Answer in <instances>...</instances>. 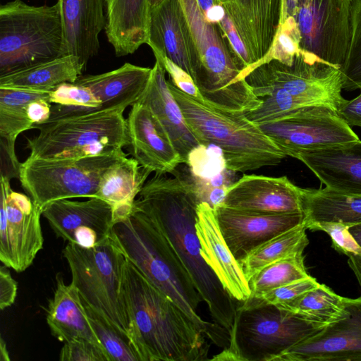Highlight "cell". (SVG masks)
<instances>
[{
    "mask_svg": "<svg viewBox=\"0 0 361 361\" xmlns=\"http://www.w3.org/2000/svg\"><path fill=\"white\" fill-rule=\"evenodd\" d=\"M157 174L146 181L134 205L159 228L189 274L212 317L230 331L238 303L224 289L201 255L196 232L197 207L201 203L191 178Z\"/></svg>",
    "mask_w": 361,
    "mask_h": 361,
    "instance_id": "cell-1",
    "label": "cell"
},
{
    "mask_svg": "<svg viewBox=\"0 0 361 361\" xmlns=\"http://www.w3.org/2000/svg\"><path fill=\"white\" fill-rule=\"evenodd\" d=\"M123 292L130 336L142 361L208 360V333L127 258Z\"/></svg>",
    "mask_w": 361,
    "mask_h": 361,
    "instance_id": "cell-2",
    "label": "cell"
},
{
    "mask_svg": "<svg viewBox=\"0 0 361 361\" xmlns=\"http://www.w3.org/2000/svg\"><path fill=\"white\" fill-rule=\"evenodd\" d=\"M167 83L191 132L201 145H213L221 150L228 171L276 166L287 157L244 112L219 108L201 94H188L170 79Z\"/></svg>",
    "mask_w": 361,
    "mask_h": 361,
    "instance_id": "cell-3",
    "label": "cell"
},
{
    "mask_svg": "<svg viewBox=\"0 0 361 361\" xmlns=\"http://www.w3.org/2000/svg\"><path fill=\"white\" fill-rule=\"evenodd\" d=\"M111 235L126 257L174 301L209 336L210 326L197 314L202 299L172 246L152 219L135 205L116 220Z\"/></svg>",
    "mask_w": 361,
    "mask_h": 361,
    "instance_id": "cell-4",
    "label": "cell"
},
{
    "mask_svg": "<svg viewBox=\"0 0 361 361\" xmlns=\"http://www.w3.org/2000/svg\"><path fill=\"white\" fill-rule=\"evenodd\" d=\"M195 47L192 78L201 96L231 111H252L262 103L245 79L242 65L219 24L209 23L197 0H178Z\"/></svg>",
    "mask_w": 361,
    "mask_h": 361,
    "instance_id": "cell-5",
    "label": "cell"
},
{
    "mask_svg": "<svg viewBox=\"0 0 361 361\" xmlns=\"http://www.w3.org/2000/svg\"><path fill=\"white\" fill-rule=\"evenodd\" d=\"M123 110L71 115L40 124L39 133L27 139L30 158L80 159L123 152L128 145Z\"/></svg>",
    "mask_w": 361,
    "mask_h": 361,
    "instance_id": "cell-6",
    "label": "cell"
},
{
    "mask_svg": "<svg viewBox=\"0 0 361 361\" xmlns=\"http://www.w3.org/2000/svg\"><path fill=\"white\" fill-rule=\"evenodd\" d=\"M67 56L60 5L0 6V75Z\"/></svg>",
    "mask_w": 361,
    "mask_h": 361,
    "instance_id": "cell-7",
    "label": "cell"
},
{
    "mask_svg": "<svg viewBox=\"0 0 361 361\" xmlns=\"http://www.w3.org/2000/svg\"><path fill=\"white\" fill-rule=\"evenodd\" d=\"M322 329L274 305L238 302L228 346L211 360L275 361Z\"/></svg>",
    "mask_w": 361,
    "mask_h": 361,
    "instance_id": "cell-8",
    "label": "cell"
},
{
    "mask_svg": "<svg viewBox=\"0 0 361 361\" xmlns=\"http://www.w3.org/2000/svg\"><path fill=\"white\" fill-rule=\"evenodd\" d=\"M62 254L82 300L130 336L123 292L127 257L111 235L89 248L68 243Z\"/></svg>",
    "mask_w": 361,
    "mask_h": 361,
    "instance_id": "cell-9",
    "label": "cell"
},
{
    "mask_svg": "<svg viewBox=\"0 0 361 361\" xmlns=\"http://www.w3.org/2000/svg\"><path fill=\"white\" fill-rule=\"evenodd\" d=\"M353 0H282L279 26L302 52L341 69L350 32Z\"/></svg>",
    "mask_w": 361,
    "mask_h": 361,
    "instance_id": "cell-10",
    "label": "cell"
},
{
    "mask_svg": "<svg viewBox=\"0 0 361 361\" xmlns=\"http://www.w3.org/2000/svg\"><path fill=\"white\" fill-rule=\"evenodd\" d=\"M124 152L80 159L27 157L20 163L19 180L25 191L42 209L60 200L94 197L104 173Z\"/></svg>",
    "mask_w": 361,
    "mask_h": 361,
    "instance_id": "cell-11",
    "label": "cell"
},
{
    "mask_svg": "<svg viewBox=\"0 0 361 361\" xmlns=\"http://www.w3.org/2000/svg\"><path fill=\"white\" fill-rule=\"evenodd\" d=\"M152 68L126 63L97 75H80L74 82L58 86L54 102L58 117L99 111L123 110L132 106L145 90Z\"/></svg>",
    "mask_w": 361,
    "mask_h": 361,
    "instance_id": "cell-12",
    "label": "cell"
},
{
    "mask_svg": "<svg viewBox=\"0 0 361 361\" xmlns=\"http://www.w3.org/2000/svg\"><path fill=\"white\" fill-rule=\"evenodd\" d=\"M250 71L283 88L305 107L323 106L338 113L346 100L341 94V69L309 54H296L290 64L271 59Z\"/></svg>",
    "mask_w": 361,
    "mask_h": 361,
    "instance_id": "cell-13",
    "label": "cell"
},
{
    "mask_svg": "<svg viewBox=\"0 0 361 361\" xmlns=\"http://www.w3.org/2000/svg\"><path fill=\"white\" fill-rule=\"evenodd\" d=\"M257 125L286 156L293 158L300 152L346 145L360 140L336 111L323 106L298 109Z\"/></svg>",
    "mask_w": 361,
    "mask_h": 361,
    "instance_id": "cell-14",
    "label": "cell"
},
{
    "mask_svg": "<svg viewBox=\"0 0 361 361\" xmlns=\"http://www.w3.org/2000/svg\"><path fill=\"white\" fill-rule=\"evenodd\" d=\"M341 319L293 345L275 361H361V295L345 298Z\"/></svg>",
    "mask_w": 361,
    "mask_h": 361,
    "instance_id": "cell-15",
    "label": "cell"
},
{
    "mask_svg": "<svg viewBox=\"0 0 361 361\" xmlns=\"http://www.w3.org/2000/svg\"><path fill=\"white\" fill-rule=\"evenodd\" d=\"M42 215L58 238L87 248L110 237L114 223L111 204L97 197L54 201L43 207Z\"/></svg>",
    "mask_w": 361,
    "mask_h": 361,
    "instance_id": "cell-16",
    "label": "cell"
},
{
    "mask_svg": "<svg viewBox=\"0 0 361 361\" xmlns=\"http://www.w3.org/2000/svg\"><path fill=\"white\" fill-rule=\"evenodd\" d=\"M214 210L221 235L239 264L261 245L305 222L303 213L252 212L222 204Z\"/></svg>",
    "mask_w": 361,
    "mask_h": 361,
    "instance_id": "cell-17",
    "label": "cell"
},
{
    "mask_svg": "<svg viewBox=\"0 0 361 361\" xmlns=\"http://www.w3.org/2000/svg\"><path fill=\"white\" fill-rule=\"evenodd\" d=\"M222 204L252 212L303 213L301 188L286 176L244 175L228 187Z\"/></svg>",
    "mask_w": 361,
    "mask_h": 361,
    "instance_id": "cell-18",
    "label": "cell"
},
{
    "mask_svg": "<svg viewBox=\"0 0 361 361\" xmlns=\"http://www.w3.org/2000/svg\"><path fill=\"white\" fill-rule=\"evenodd\" d=\"M10 180L1 175V200L6 209L11 268L22 272L32 264L43 247L42 209L28 195L13 190Z\"/></svg>",
    "mask_w": 361,
    "mask_h": 361,
    "instance_id": "cell-19",
    "label": "cell"
},
{
    "mask_svg": "<svg viewBox=\"0 0 361 361\" xmlns=\"http://www.w3.org/2000/svg\"><path fill=\"white\" fill-rule=\"evenodd\" d=\"M126 126L127 147L141 166L166 174L183 164L166 130L146 105L135 102L131 106Z\"/></svg>",
    "mask_w": 361,
    "mask_h": 361,
    "instance_id": "cell-20",
    "label": "cell"
},
{
    "mask_svg": "<svg viewBox=\"0 0 361 361\" xmlns=\"http://www.w3.org/2000/svg\"><path fill=\"white\" fill-rule=\"evenodd\" d=\"M221 4L246 47L251 70L266 56L274 43L282 0H224Z\"/></svg>",
    "mask_w": 361,
    "mask_h": 361,
    "instance_id": "cell-21",
    "label": "cell"
},
{
    "mask_svg": "<svg viewBox=\"0 0 361 361\" xmlns=\"http://www.w3.org/2000/svg\"><path fill=\"white\" fill-rule=\"evenodd\" d=\"M147 44L156 59L167 58L192 77L195 50L178 0H164L150 8Z\"/></svg>",
    "mask_w": 361,
    "mask_h": 361,
    "instance_id": "cell-22",
    "label": "cell"
},
{
    "mask_svg": "<svg viewBox=\"0 0 361 361\" xmlns=\"http://www.w3.org/2000/svg\"><path fill=\"white\" fill-rule=\"evenodd\" d=\"M195 228L202 257L224 289L236 301L246 300L250 296L248 281L221 235L215 210L207 202L197 205Z\"/></svg>",
    "mask_w": 361,
    "mask_h": 361,
    "instance_id": "cell-23",
    "label": "cell"
},
{
    "mask_svg": "<svg viewBox=\"0 0 361 361\" xmlns=\"http://www.w3.org/2000/svg\"><path fill=\"white\" fill-rule=\"evenodd\" d=\"M66 55L86 68L99 49V35L106 26L104 0H59Z\"/></svg>",
    "mask_w": 361,
    "mask_h": 361,
    "instance_id": "cell-24",
    "label": "cell"
},
{
    "mask_svg": "<svg viewBox=\"0 0 361 361\" xmlns=\"http://www.w3.org/2000/svg\"><path fill=\"white\" fill-rule=\"evenodd\" d=\"M166 70L157 60L152 68L149 82L136 102L146 105L168 134L183 164L200 145L188 128L182 111L172 94L166 79Z\"/></svg>",
    "mask_w": 361,
    "mask_h": 361,
    "instance_id": "cell-25",
    "label": "cell"
},
{
    "mask_svg": "<svg viewBox=\"0 0 361 361\" xmlns=\"http://www.w3.org/2000/svg\"><path fill=\"white\" fill-rule=\"evenodd\" d=\"M302 162L332 190L361 196V140L320 150L298 154Z\"/></svg>",
    "mask_w": 361,
    "mask_h": 361,
    "instance_id": "cell-26",
    "label": "cell"
},
{
    "mask_svg": "<svg viewBox=\"0 0 361 361\" xmlns=\"http://www.w3.org/2000/svg\"><path fill=\"white\" fill-rule=\"evenodd\" d=\"M105 32L116 56L133 54L147 44L149 6L148 0H104Z\"/></svg>",
    "mask_w": 361,
    "mask_h": 361,
    "instance_id": "cell-27",
    "label": "cell"
},
{
    "mask_svg": "<svg viewBox=\"0 0 361 361\" xmlns=\"http://www.w3.org/2000/svg\"><path fill=\"white\" fill-rule=\"evenodd\" d=\"M46 319L51 333L59 341L86 339L104 348L90 324L80 295L71 282L66 284L62 278L58 279Z\"/></svg>",
    "mask_w": 361,
    "mask_h": 361,
    "instance_id": "cell-28",
    "label": "cell"
},
{
    "mask_svg": "<svg viewBox=\"0 0 361 361\" xmlns=\"http://www.w3.org/2000/svg\"><path fill=\"white\" fill-rule=\"evenodd\" d=\"M151 173L134 158L123 157L104 173L94 197L111 204L115 222L130 213Z\"/></svg>",
    "mask_w": 361,
    "mask_h": 361,
    "instance_id": "cell-29",
    "label": "cell"
},
{
    "mask_svg": "<svg viewBox=\"0 0 361 361\" xmlns=\"http://www.w3.org/2000/svg\"><path fill=\"white\" fill-rule=\"evenodd\" d=\"M51 90L35 91L0 88V137L1 155L7 157L19 176L20 163L15 152L16 140L24 131L32 128L27 113L31 102L45 99L50 102ZM19 178V176H18Z\"/></svg>",
    "mask_w": 361,
    "mask_h": 361,
    "instance_id": "cell-30",
    "label": "cell"
},
{
    "mask_svg": "<svg viewBox=\"0 0 361 361\" xmlns=\"http://www.w3.org/2000/svg\"><path fill=\"white\" fill-rule=\"evenodd\" d=\"M85 70L78 58L67 55L0 75V88L48 91L74 82Z\"/></svg>",
    "mask_w": 361,
    "mask_h": 361,
    "instance_id": "cell-31",
    "label": "cell"
},
{
    "mask_svg": "<svg viewBox=\"0 0 361 361\" xmlns=\"http://www.w3.org/2000/svg\"><path fill=\"white\" fill-rule=\"evenodd\" d=\"M305 224L341 223L350 226L361 224V196L338 192L327 187L302 188Z\"/></svg>",
    "mask_w": 361,
    "mask_h": 361,
    "instance_id": "cell-32",
    "label": "cell"
},
{
    "mask_svg": "<svg viewBox=\"0 0 361 361\" xmlns=\"http://www.w3.org/2000/svg\"><path fill=\"white\" fill-rule=\"evenodd\" d=\"M344 301V297L319 283L317 287L276 306L324 328L342 317Z\"/></svg>",
    "mask_w": 361,
    "mask_h": 361,
    "instance_id": "cell-33",
    "label": "cell"
},
{
    "mask_svg": "<svg viewBox=\"0 0 361 361\" xmlns=\"http://www.w3.org/2000/svg\"><path fill=\"white\" fill-rule=\"evenodd\" d=\"M305 222L261 245L240 263L247 281L264 267L278 260L303 255L309 244Z\"/></svg>",
    "mask_w": 361,
    "mask_h": 361,
    "instance_id": "cell-34",
    "label": "cell"
},
{
    "mask_svg": "<svg viewBox=\"0 0 361 361\" xmlns=\"http://www.w3.org/2000/svg\"><path fill=\"white\" fill-rule=\"evenodd\" d=\"M82 302L90 324L111 361H142L134 342L128 334L114 326L83 300Z\"/></svg>",
    "mask_w": 361,
    "mask_h": 361,
    "instance_id": "cell-35",
    "label": "cell"
},
{
    "mask_svg": "<svg viewBox=\"0 0 361 361\" xmlns=\"http://www.w3.org/2000/svg\"><path fill=\"white\" fill-rule=\"evenodd\" d=\"M303 255L274 262L257 272L249 281L251 298H258L267 292L310 276L307 271Z\"/></svg>",
    "mask_w": 361,
    "mask_h": 361,
    "instance_id": "cell-36",
    "label": "cell"
},
{
    "mask_svg": "<svg viewBox=\"0 0 361 361\" xmlns=\"http://www.w3.org/2000/svg\"><path fill=\"white\" fill-rule=\"evenodd\" d=\"M343 89H361V0H353L348 48L341 68Z\"/></svg>",
    "mask_w": 361,
    "mask_h": 361,
    "instance_id": "cell-37",
    "label": "cell"
},
{
    "mask_svg": "<svg viewBox=\"0 0 361 361\" xmlns=\"http://www.w3.org/2000/svg\"><path fill=\"white\" fill-rule=\"evenodd\" d=\"M209 146L200 145L189 156L186 164L192 176L203 180H209L226 169L223 154H217Z\"/></svg>",
    "mask_w": 361,
    "mask_h": 361,
    "instance_id": "cell-38",
    "label": "cell"
},
{
    "mask_svg": "<svg viewBox=\"0 0 361 361\" xmlns=\"http://www.w3.org/2000/svg\"><path fill=\"white\" fill-rule=\"evenodd\" d=\"M307 229L324 231L331 239L332 247L348 258L361 256V246L349 231L350 227L341 223L317 222L305 224Z\"/></svg>",
    "mask_w": 361,
    "mask_h": 361,
    "instance_id": "cell-39",
    "label": "cell"
},
{
    "mask_svg": "<svg viewBox=\"0 0 361 361\" xmlns=\"http://www.w3.org/2000/svg\"><path fill=\"white\" fill-rule=\"evenodd\" d=\"M319 285L316 279L310 276L272 289L258 298L250 297L246 301L255 305H276L291 300Z\"/></svg>",
    "mask_w": 361,
    "mask_h": 361,
    "instance_id": "cell-40",
    "label": "cell"
},
{
    "mask_svg": "<svg viewBox=\"0 0 361 361\" xmlns=\"http://www.w3.org/2000/svg\"><path fill=\"white\" fill-rule=\"evenodd\" d=\"M59 360L61 361H111L104 348L86 339L65 342L60 352Z\"/></svg>",
    "mask_w": 361,
    "mask_h": 361,
    "instance_id": "cell-41",
    "label": "cell"
},
{
    "mask_svg": "<svg viewBox=\"0 0 361 361\" xmlns=\"http://www.w3.org/2000/svg\"><path fill=\"white\" fill-rule=\"evenodd\" d=\"M219 25L225 33L233 51L243 66V71L241 78L243 79V76L252 67V62L246 47L226 13Z\"/></svg>",
    "mask_w": 361,
    "mask_h": 361,
    "instance_id": "cell-42",
    "label": "cell"
},
{
    "mask_svg": "<svg viewBox=\"0 0 361 361\" xmlns=\"http://www.w3.org/2000/svg\"><path fill=\"white\" fill-rule=\"evenodd\" d=\"M157 61L163 65L166 71L170 75V80L180 90L192 96L198 97L200 95L192 77L187 72L167 58Z\"/></svg>",
    "mask_w": 361,
    "mask_h": 361,
    "instance_id": "cell-43",
    "label": "cell"
},
{
    "mask_svg": "<svg viewBox=\"0 0 361 361\" xmlns=\"http://www.w3.org/2000/svg\"><path fill=\"white\" fill-rule=\"evenodd\" d=\"M8 268L5 265L0 267V308L1 310L11 306L17 295V282L11 276Z\"/></svg>",
    "mask_w": 361,
    "mask_h": 361,
    "instance_id": "cell-44",
    "label": "cell"
},
{
    "mask_svg": "<svg viewBox=\"0 0 361 361\" xmlns=\"http://www.w3.org/2000/svg\"><path fill=\"white\" fill-rule=\"evenodd\" d=\"M350 127L361 128V93L351 100H345L338 111Z\"/></svg>",
    "mask_w": 361,
    "mask_h": 361,
    "instance_id": "cell-45",
    "label": "cell"
},
{
    "mask_svg": "<svg viewBox=\"0 0 361 361\" xmlns=\"http://www.w3.org/2000/svg\"><path fill=\"white\" fill-rule=\"evenodd\" d=\"M51 105L49 100L45 99H36L28 104L27 113L33 125L43 123L49 121Z\"/></svg>",
    "mask_w": 361,
    "mask_h": 361,
    "instance_id": "cell-46",
    "label": "cell"
},
{
    "mask_svg": "<svg viewBox=\"0 0 361 361\" xmlns=\"http://www.w3.org/2000/svg\"><path fill=\"white\" fill-rule=\"evenodd\" d=\"M204 14L209 23L219 24L224 18L226 11L222 4L219 3L211 7Z\"/></svg>",
    "mask_w": 361,
    "mask_h": 361,
    "instance_id": "cell-47",
    "label": "cell"
},
{
    "mask_svg": "<svg viewBox=\"0 0 361 361\" xmlns=\"http://www.w3.org/2000/svg\"><path fill=\"white\" fill-rule=\"evenodd\" d=\"M197 1L204 13L214 5L219 3L217 0H197Z\"/></svg>",
    "mask_w": 361,
    "mask_h": 361,
    "instance_id": "cell-48",
    "label": "cell"
},
{
    "mask_svg": "<svg viewBox=\"0 0 361 361\" xmlns=\"http://www.w3.org/2000/svg\"><path fill=\"white\" fill-rule=\"evenodd\" d=\"M350 233L361 246V224L351 226L349 228Z\"/></svg>",
    "mask_w": 361,
    "mask_h": 361,
    "instance_id": "cell-49",
    "label": "cell"
},
{
    "mask_svg": "<svg viewBox=\"0 0 361 361\" xmlns=\"http://www.w3.org/2000/svg\"><path fill=\"white\" fill-rule=\"evenodd\" d=\"M0 360L1 361H9L10 357L6 348V345L3 338H1L0 341Z\"/></svg>",
    "mask_w": 361,
    "mask_h": 361,
    "instance_id": "cell-50",
    "label": "cell"
},
{
    "mask_svg": "<svg viewBox=\"0 0 361 361\" xmlns=\"http://www.w3.org/2000/svg\"><path fill=\"white\" fill-rule=\"evenodd\" d=\"M164 0H148L150 8H154L159 5Z\"/></svg>",
    "mask_w": 361,
    "mask_h": 361,
    "instance_id": "cell-51",
    "label": "cell"
},
{
    "mask_svg": "<svg viewBox=\"0 0 361 361\" xmlns=\"http://www.w3.org/2000/svg\"><path fill=\"white\" fill-rule=\"evenodd\" d=\"M220 4L223 2L224 0H217Z\"/></svg>",
    "mask_w": 361,
    "mask_h": 361,
    "instance_id": "cell-52",
    "label": "cell"
}]
</instances>
